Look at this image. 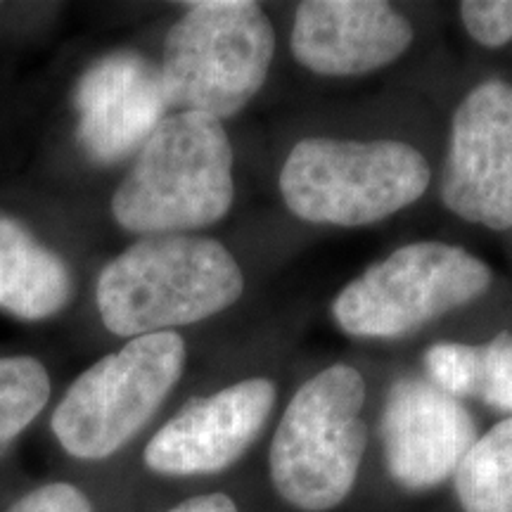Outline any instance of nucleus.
Segmentation results:
<instances>
[{"instance_id":"1","label":"nucleus","mask_w":512,"mask_h":512,"mask_svg":"<svg viewBox=\"0 0 512 512\" xmlns=\"http://www.w3.org/2000/svg\"><path fill=\"white\" fill-rule=\"evenodd\" d=\"M242 292V268L219 240L147 235L102 268L95 302L107 330L133 339L200 323Z\"/></svg>"},{"instance_id":"2","label":"nucleus","mask_w":512,"mask_h":512,"mask_svg":"<svg viewBox=\"0 0 512 512\" xmlns=\"http://www.w3.org/2000/svg\"><path fill=\"white\" fill-rule=\"evenodd\" d=\"M235 200L233 147L221 121L176 112L136 152L112 197L114 221L136 235H192Z\"/></svg>"},{"instance_id":"3","label":"nucleus","mask_w":512,"mask_h":512,"mask_svg":"<svg viewBox=\"0 0 512 512\" xmlns=\"http://www.w3.org/2000/svg\"><path fill=\"white\" fill-rule=\"evenodd\" d=\"M432 181L427 159L401 140H299L280 171V195L297 219L356 228L411 207Z\"/></svg>"},{"instance_id":"4","label":"nucleus","mask_w":512,"mask_h":512,"mask_svg":"<svg viewBox=\"0 0 512 512\" xmlns=\"http://www.w3.org/2000/svg\"><path fill=\"white\" fill-rule=\"evenodd\" d=\"M366 382L351 366H330L292 396L273 434L268 470L285 503L302 512H328L347 501L363 453Z\"/></svg>"},{"instance_id":"5","label":"nucleus","mask_w":512,"mask_h":512,"mask_svg":"<svg viewBox=\"0 0 512 512\" xmlns=\"http://www.w3.org/2000/svg\"><path fill=\"white\" fill-rule=\"evenodd\" d=\"M275 31L259 3H190L164 38L162 72L171 107L221 121L235 117L271 72Z\"/></svg>"},{"instance_id":"6","label":"nucleus","mask_w":512,"mask_h":512,"mask_svg":"<svg viewBox=\"0 0 512 512\" xmlns=\"http://www.w3.org/2000/svg\"><path fill=\"white\" fill-rule=\"evenodd\" d=\"M185 356L181 335L155 332L100 358L57 403L55 439L79 460L110 458L152 420L181 380Z\"/></svg>"},{"instance_id":"7","label":"nucleus","mask_w":512,"mask_h":512,"mask_svg":"<svg viewBox=\"0 0 512 512\" xmlns=\"http://www.w3.org/2000/svg\"><path fill=\"white\" fill-rule=\"evenodd\" d=\"M491 283L494 271L467 249L413 242L351 280L332 302V318L351 337L396 339L475 302Z\"/></svg>"},{"instance_id":"8","label":"nucleus","mask_w":512,"mask_h":512,"mask_svg":"<svg viewBox=\"0 0 512 512\" xmlns=\"http://www.w3.org/2000/svg\"><path fill=\"white\" fill-rule=\"evenodd\" d=\"M441 202L489 230L512 228V83H479L456 107Z\"/></svg>"},{"instance_id":"9","label":"nucleus","mask_w":512,"mask_h":512,"mask_svg":"<svg viewBox=\"0 0 512 512\" xmlns=\"http://www.w3.org/2000/svg\"><path fill=\"white\" fill-rule=\"evenodd\" d=\"M275 384L249 377L192 399L145 446L147 470L164 477L214 475L245 456L275 406Z\"/></svg>"},{"instance_id":"10","label":"nucleus","mask_w":512,"mask_h":512,"mask_svg":"<svg viewBox=\"0 0 512 512\" xmlns=\"http://www.w3.org/2000/svg\"><path fill=\"white\" fill-rule=\"evenodd\" d=\"M380 434L389 475L411 491L434 489L451 479L479 439L463 401L422 377L392 384Z\"/></svg>"},{"instance_id":"11","label":"nucleus","mask_w":512,"mask_h":512,"mask_svg":"<svg viewBox=\"0 0 512 512\" xmlns=\"http://www.w3.org/2000/svg\"><path fill=\"white\" fill-rule=\"evenodd\" d=\"M79 143L98 164L138 152L169 112L159 64L133 50L100 57L74 91Z\"/></svg>"},{"instance_id":"12","label":"nucleus","mask_w":512,"mask_h":512,"mask_svg":"<svg viewBox=\"0 0 512 512\" xmlns=\"http://www.w3.org/2000/svg\"><path fill=\"white\" fill-rule=\"evenodd\" d=\"M413 27L382 0H306L292 24V55L318 76H361L406 55Z\"/></svg>"},{"instance_id":"13","label":"nucleus","mask_w":512,"mask_h":512,"mask_svg":"<svg viewBox=\"0 0 512 512\" xmlns=\"http://www.w3.org/2000/svg\"><path fill=\"white\" fill-rule=\"evenodd\" d=\"M72 294V273L60 256L17 219L0 214V309L22 320H43L60 313Z\"/></svg>"},{"instance_id":"14","label":"nucleus","mask_w":512,"mask_h":512,"mask_svg":"<svg viewBox=\"0 0 512 512\" xmlns=\"http://www.w3.org/2000/svg\"><path fill=\"white\" fill-rule=\"evenodd\" d=\"M430 382L456 399H477L512 418V332L484 344L441 342L427 349Z\"/></svg>"},{"instance_id":"15","label":"nucleus","mask_w":512,"mask_h":512,"mask_svg":"<svg viewBox=\"0 0 512 512\" xmlns=\"http://www.w3.org/2000/svg\"><path fill=\"white\" fill-rule=\"evenodd\" d=\"M453 484L463 512H512V418L477 439Z\"/></svg>"},{"instance_id":"16","label":"nucleus","mask_w":512,"mask_h":512,"mask_svg":"<svg viewBox=\"0 0 512 512\" xmlns=\"http://www.w3.org/2000/svg\"><path fill=\"white\" fill-rule=\"evenodd\" d=\"M50 399V377L31 356H0V453L38 418Z\"/></svg>"},{"instance_id":"17","label":"nucleus","mask_w":512,"mask_h":512,"mask_svg":"<svg viewBox=\"0 0 512 512\" xmlns=\"http://www.w3.org/2000/svg\"><path fill=\"white\" fill-rule=\"evenodd\" d=\"M460 19L479 46L503 48L512 41V0H465Z\"/></svg>"},{"instance_id":"18","label":"nucleus","mask_w":512,"mask_h":512,"mask_svg":"<svg viewBox=\"0 0 512 512\" xmlns=\"http://www.w3.org/2000/svg\"><path fill=\"white\" fill-rule=\"evenodd\" d=\"M5 512H93V505L74 484L55 482L29 491Z\"/></svg>"},{"instance_id":"19","label":"nucleus","mask_w":512,"mask_h":512,"mask_svg":"<svg viewBox=\"0 0 512 512\" xmlns=\"http://www.w3.org/2000/svg\"><path fill=\"white\" fill-rule=\"evenodd\" d=\"M166 512H238V505L226 494H204L188 498Z\"/></svg>"}]
</instances>
